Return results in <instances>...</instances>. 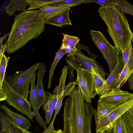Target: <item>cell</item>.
<instances>
[{"instance_id": "36", "label": "cell", "mask_w": 133, "mask_h": 133, "mask_svg": "<svg viewBox=\"0 0 133 133\" xmlns=\"http://www.w3.org/2000/svg\"><path fill=\"white\" fill-rule=\"evenodd\" d=\"M55 109V108H50L45 111V122L48 124L50 121L52 114Z\"/></svg>"}, {"instance_id": "37", "label": "cell", "mask_w": 133, "mask_h": 133, "mask_svg": "<svg viewBox=\"0 0 133 133\" xmlns=\"http://www.w3.org/2000/svg\"><path fill=\"white\" fill-rule=\"evenodd\" d=\"M64 49L66 54L70 53L71 52L74 51L73 49L70 48H67Z\"/></svg>"}, {"instance_id": "25", "label": "cell", "mask_w": 133, "mask_h": 133, "mask_svg": "<svg viewBox=\"0 0 133 133\" xmlns=\"http://www.w3.org/2000/svg\"><path fill=\"white\" fill-rule=\"evenodd\" d=\"M63 37L62 44L60 48H69L75 51L76 48V46L80 40L77 37L72 36L65 34H63Z\"/></svg>"}, {"instance_id": "43", "label": "cell", "mask_w": 133, "mask_h": 133, "mask_svg": "<svg viewBox=\"0 0 133 133\" xmlns=\"http://www.w3.org/2000/svg\"><path fill=\"white\" fill-rule=\"evenodd\" d=\"M131 41L133 43V35H132L131 37Z\"/></svg>"}, {"instance_id": "22", "label": "cell", "mask_w": 133, "mask_h": 133, "mask_svg": "<svg viewBox=\"0 0 133 133\" xmlns=\"http://www.w3.org/2000/svg\"><path fill=\"white\" fill-rule=\"evenodd\" d=\"M10 57H7L2 53L0 54V101H3L4 94L2 90V85L5 77L7 66Z\"/></svg>"}, {"instance_id": "42", "label": "cell", "mask_w": 133, "mask_h": 133, "mask_svg": "<svg viewBox=\"0 0 133 133\" xmlns=\"http://www.w3.org/2000/svg\"><path fill=\"white\" fill-rule=\"evenodd\" d=\"M103 133H112V131H106Z\"/></svg>"}, {"instance_id": "38", "label": "cell", "mask_w": 133, "mask_h": 133, "mask_svg": "<svg viewBox=\"0 0 133 133\" xmlns=\"http://www.w3.org/2000/svg\"><path fill=\"white\" fill-rule=\"evenodd\" d=\"M9 33L6 35L3 36L2 37L0 38V45L3 44L2 43L3 42L4 40L5 39V38L9 35Z\"/></svg>"}, {"instance_id": "14", "label": "cell", "mask_w": 133, "mask_h": 133, "mask_svg": "<svg viewBox=\"0 0 133 133\" xmlns=\"http://www.w3.org/2000/svg\"><path fill=\"white\" fill-rule=\"evenodd\" d=\"M1 108L3 109L5 113L17 125L25 130H28L31 126L29 120L22 115L14 112L5 105H2Z\"/></svg>"}, {"instance_id": "45", "label": "cell", "mask_w": 133, "mask_h": 133, "mask_svg": "<svg viewBox=\"0 0 133 133\" xmlns=\"http://www.w3.org/2000/svg\"><path fill=\"white\" fill-rule=\"evenodd\" d=\"M23 133H25L23 132Z\"/></svg>"}, {"instance_id": "7", "label": "cell", "mask_w": 133, "mask_h": 133, "mask_svg": "<svg viewBox=\"0 0 133 133\" xmlns=\"http://www.w3.org/2000/svg\"><path fill=\"white\" fill-rule=\"evenodd\" d=\"M2 90L4 94L3 101L5 100L9 105L26 116L31 122H34V115L30 102L12 89L7 81L5 76L2 84Z\"/></svg>"}, {"instance_id": "5", "label": "cell", "mask_w": 133, "mask_h": 133, "mask_svg": "<svg viewBox=\"0 0 133 133\" xmlns=\"http://www.w3.org/2000/svg\"><path fill=\"white\" fill-rule=\"evenodd\" d=\"M39 64L40 63L38 62L27 69L17 71L6 78L7 81L12 89L27 99L30 92L29 87L32 76L36 74Z\"/></svg>"}, {"instance_id": "8", "label": "cell", "mask_w": 133, "mask_h": 133, "mask_svg": "<svg viewBox=\"0 0 133 133\" xmlns=\"http://www.w3.org/2000/svg\"><path fill=\"white\" fill-rule=\"evenodd\" d=\"M133 107V98L118 105L114 111L96 123V133L112 131L115 120Z\"/></svg>"}, {"instance_id": "28", "label": "cell", "mask_w": 133, "mask_h": 133, "mask_svg": "<svg viewBox=\"0 0 133 133\" xmlns=\"http://www.w3.org/2000/svg\"><path fill=\"white\" fill-rule=\"evenodd\" d=\"M91 70L92 75L94 90L96 95V90L103 84L106 79L93 66L91 67Z\"/></svg>"}, {"instance_id": "30", "label": "cell", "mask_w": 133, "mask_h": 133, "mask_svg": "<svg viewBox=\"0 0 133 133\" xmlns=\"http://www.w3.org/2000/svg\"><path fill=\"white\" fill-rule=\"evenodd\" d=\"M61 0H26L29 5L28 10L39 8L42 6L59 1Z\"/></svg>"}, {"instance_id": "24", "label": "cell", "mask_w": 133, "mask_h": 133, "mask_svg": "<svg viewBox=\"0 0 133 133\" xmlns=\"http://www.w3.org/2000/svg\"><path fill=\"white\" fill-rule=\"evenodd\" d=\"M70 108V99L68 96L65 101L64 107L63 133H71L69 121Z\"/></svg>"}, {"instance_id": "21", "label": "cell", "mask_w": 133, "mask_h": 133, "mask_svg": "<svg viewBox=\"0 0 133 133\" xmlns=\"http://www.w3.org/2000/svg\"><path fill=\"white\" fill-rule=\"evenodd\" d=\"M118 106L98 102L97 109L95 110L97 119L96 123L114 111Z\"/></svg>"}, {"instance_id": "35", "label": "cell", "mask_w": 133, "mask_h": 133, "mask_svg": "<svg viewBox=\"0 0 133 133\" xmlns=\"http://www.w3.org/2000/svg\"><path fill=\"white\" fill-rule=\"evenodd\" d=\"M75 82H70L65 86V89L62 92V95L64 97L66 96H70L75 88Z\"/></svg>"}, {"instance_id": "41", "label": "cell", "mask_w": 133, "mask_h": 133, "mask_svg": "<svg viewBox=\"0 0 133 133\" xmlns=\"http://www.w3.org/2000/svg\"><path fill=\"white\" fill-rule=\"evenodd\" d=\"M133 115V107L128 110Z\"/></svg>"}, {"instance_id": "31", "label": "cell", "mask_w": 133, "mask_h": 133, "mask_svg": "<svg viewBox=\"0 0 133 133\" xmlns=\"http://www.w3.org/2000/svg\"><path fill=\"white\" fill-rule=\"evenodd\" d=\"M112 133H128L125 123L122 115L115 121Z\"/></svg>"}, {"instance_id": "16", "label": "cell", "mask_w": 133, "mask_h": 133, "mask_svg": "<svg viewBox=\"0 0 133 133\" xmlns=\"http://www.w3.org/2000/svg\"><path fill=\"white\" fill-rule=\"evenodd\" d=\"M0 121L2 129L5 133H23V131L7 115L0 113Z\"/></svg>"}, {"instance_id": "2", "label": "cell", "mask_w": 133, "mask_h": 133, "mask_svg": "<svg viewBox=\"0 0 133 133\" xmlns=\"http://www.w3.org/2000/svg\"><path fill=\"white\" fill-rule=\"evenodd\" d=\"M98 12L107 26L108 32L115 47L121 52L131 42L133 35L124 14L113 5L100 7Z\"/></svg>"}, {"instance_id": "33", "label": "cell", "mask_w": 133, "mask_h": 133, "mask_svg": "<svg viewBox=\"0 0 133 133\" xmlns=\"http://www.w3.org/2000/svg\"><path fill=\"white\" fill-rule=\"evenodd\" d=\"M128 133H133V115L128 110L122 115Z\"/></svg>"}, {"instance_id": "6", "label": "cell", "mask_w": 133, "mask_h": 133, "mask_svg": "<svg viewBox=\"0 0 133 133\" xmlns=\"http://www.w3.org/2000/svg\"><path fill=\"white\" fill-rule=\"evenodd\" d=\"M90 34L93 42L106 61L111 73L118 64L119 51L110 43L100 31L91 30Z\"/></svg>"}, {"instance_id": "18", "label": "cell", "mask_w": 133, "mask_h": 133, "mask_svg": "<svg viewBox=\"0 0 133 133\" xmlns=\"http://www.w3.org/2000/svg\"><path fill=\"white\" fill-rule=\"evenodd\" d=\"M28 4L26 0H11L8 5L5 8V11L11 16L15 14L18 10L22 12L27 11L26 8Z\"/></svg>"}, {"instance_id": "39", "label": "cell", "mask_w": 133, "mask_h": 133, "mask_svg": "<svg viewBox=\"0 0 133 133\" xmlns=\"http://www.w3.org/2000/svg\"><path fill=\"white\" fill-rule=\"evenodd\" d=\"M18 127L23 132L25 133H35L31 132L29 131H28V130H26L18 126Z\"/></svg>"}, {"instance_id": "4", "label": "cell", "mask_w": 133, "mask_h": 133, "mask_svg": "<svg viewBox=\"0 0 133 133\" xmlns=\"http://www.w3.org/2000/svg\"><path fill=\"white\" fill-rule=\"evenodd\" d=\"M65 60L67 63L68 71L70 82L72 81L75 77L73 73L74 70L79 69L91 70L93 66L99 74L105 78L108 75L102 66L95 60L86 56L76 48L74 51L67 55Z\"/></svg>"}, {"instance_id": "40", "label": "cell", "mask_w": 133, "mask_h": 133, "mask_svg": "<svg viewBox=\"0 0 133 133\" xmlns=\"http://www.w3.org/2000/svg\"><path fill=\"white\" fill-rule=\"evenodd\" d=\"M55 133H63V131L61 129H59Z\"/></svg>"}, {"instance_id": "11", "label": "cell", "mask_w": 133, "mask_h": 133, "mask_svg": "<svg viewBox=\"0 0 133 133\" xmlns=\"http://www.w3.org/2000/svg\"><path fill=\"white\" fill-rule=\"evenodd\" d=\"M124 65V63L122 56L119 54L118 64L112 72L110 73V75L103 84L96 90V95H98L101 96L115 87L116 82L122 71Z\"/></svg>"}, {"instance_id": "3", "label": "cell", "mask_w": 133, "mask_h": 133, "mask_svg": "<svg viewBox=\"0 0 133 133\" xmlns=\"http://www.w3.org/2000/svg\"><path fill=\"white\" fill-rule=\"evenodd\" d=\"M69 96L70 102L69 121L71 133H83L85 120L84 100L78 86Z\"/></svg>"}, {"instance_id": "19", "label": "cell", "mask_w": 133, "mask_h": 133, "mask_svg": "<svg viewBox=\"0 0 133 133\" xmlns=\"http://www.w3.org/2000/svg\"><path fill=\"white\" fill-rule=\"evenodd\" d=\"M85 120L83 133H91L92 118L94 114V108L91 103L84 100Z\"/></svg>"}, {"instance_id": "15", "label": "cell", "mask_w": 133, "mask_h": 133, "mask_svg": "<svg viewBox=\"0 0 133 133\" xmlns=\"http://www.w3.org/2000/svg\"><path fill=\"white\" fill-rule=\"evenodd\" d=\"M70 9L66 10L45 20V24H51L60 27L66 25H72L69 18Z\"/></svg>"}, {"instance_id": "12", "label": "cell", "mask_w": 133, "mask_h": 133, "mask_svg": "<svg viewBox=\"0 0 133 133\" xmlns=\"http://www.w3.org/2000/svg\"><path fill=\"white\" fill-rule=\"evenodd\" d=\"M46 71V67L44 62L40 63L37 73V81L36 86L37 105L39 110L44 105L45 99V92L43 84V79Z\"/></svg>"}, {"instance_id": "26", "label": "cell", "mask_w": 133, "mask_h": 133, "mask_svg": "<svg viewBox=\"0 0 133 133\" xmlns=\"http://www.w3.org/2000/svg\"><path fill=\"white\" fill-rule=\"evenodd\" d=\"M62 93L57 96L56 93L51 94L49 92H45V99L43 109L45 111L50 108H55L59 98L62 95Z\"/></svg>"}, {"instance_id": "32", "label": "cell", "mask_w": 133, "mask_h": 133, "mask_svg": "<svg viewBox=\"0 0 133 133\" xmlns=\"http://www.w3.org/2000/svg\"><path fill=\"white\" fill-rule=\"evenodd\" d=\"M85 0H61L60 1L49 5H50L59 7L71 8L84 3Z\"/></svg>"}, {"instance_id": "13", "label": "cell", "mask_w": 133, "mask_h": 133, "mask_svg": "<svg viewBox=\"0 0 133 133\" xmlns=\"http://www.w3.org/2000/svg\"><path fill=\"white\" fill-rule=\"evenodd\" d=\"M35 79L36 74L32 76L31 80L30 92V102L32 108V112L34 116H35L36 120L37 121L40 125L44 128V130H45L47 128L46 123L43 120L40 115L37 105Z\"/></svg>"}, {"instance_id": "29", "label": "cell", "mask_w": 133, "mask_h": 133, "mask_svg": "<svg viewBox=\"0 0 133 133\" xmlns=\"http://www.w3.org/2000/svg\"><path fill=\"white\" fill-rule=\"evenodd\" d=\"M115 5L123 13L129 14L133 16V5L125 0H113Z\"/></svg>"}, {"instance_id": "44", "label": "cell", "mask_w": 133, "mask_h": 133, "mask_svg": "<svg viewBox=\"0 0 133 133\" xmlns=\"http://www.w3.org/2000/svg\"><path fill=\"white\" fill-rule=\"evenodd\" d=\"M0 133H4V132H3L1 131Z\"/></svg>"}, {"instance_id": "10", "label": "cell", "mask_w": 133, "mask_h": 133, "mask_svg": "<svg viewBox=\"0 0 133 133\" xmlns=\"http://www.w3.org/2000/svg\"><path fill=\"white\" fill-rule=\"evenodd\" d=\"M133 98V93L115 87L100 96L98 102L118 106Z\"/></svg>"}, {"instance_id": "23", "label": "cell", "mask_w": 133, "mask_h": 133, "mask_svg": "<svg viewBox=\"0 0 133 133\" xmlns=\"http://www.w3.org/2000/svg\"><path fill=\"white\" fill-rule=\"evenodd\" d=\"M66 54L64 49L60 48L56 54L55 57L51 64L49 71L48 85V88L49 89H50L51 88L53 74L56 66L61 58Z\"/></svg>"}, {"instance_id": "17", "label": "cell", "mask_w": 133, "mask_h": 133, "mask_svg": "<svg viewBox=\"0 0 133 133\" xmlns=\"http://www.w3.org/2000/svg\"><path fill=\"white\" fill-rule=\"evenodd\" d=\"M133 72V51L129 60L124 65L122 71L116 82L115 87L121 88L126 82L128 78Z\"/></svg>"}, {"instance_id": "1", "label": "cell", "mask_w": 133, "mask_h": 133, "mask_svg": "<svg viewBox=\"0 0 133 133\" xmlns=\"http://www.w3.org/2000/svg\"><path fill=\"white\" fill-rule=\"evenodd\" d=\"M45 20L41 11H26L15 15L8 38L5 43L8 54L14 53L45 30Z\"/></svg>"}, {"instance_id": "9", "label": "cell", "mask_w": 133, "mask_h": 133, "mask_svg": "<svg viewBox=\"0 0 133 133\" xmlns=\"http://www.w3.org/2000/svg\"><path fill=\"white\" fill-rule=\"evenodd\" d=\"M76 71V84L80 89L84 100L91 103V99L94 98L96 95L94 90L91 70L79 69Z\"/></svg>"}, {"instance_id": "27", "label": "cell", "mask_w": 133, "mask_h": 133, "mask_svg": "<svg viewBox=\"0 0 133 133\" xmlns=\"http://www.w3.org/2000/svg\"><path fill=\"white\" fill-rule=\"evenodd\" d=\"M68 71V66L64 65L62 70L61 74L59 79V84L55 88L52 94H55L56 93L57 96L63 92L65 88V83Z\"/></svg>"}, {"instance_id": "20", "label": "cell", "mask_w": 133, "mask_h": 133, "mask_svg": "<svg viewBox=\"0 0 133 133\" xmlns=\"http://www.w3.org/2000/svg\"><path fill=\"white\" fill-rule=\"evenodd\" d=\"M45 20L70 8L51 6L49 5H43L39 8Z\"/></svg>"}, {"instance_id": "34", "label": "cell", "mask_w": 133, "mask_h": 133, "mask_svg": "<svg viewBox=\"0 0 133 133\" xmlns=\"http://www.w3.org/2000/svg\"><path fill=\"white\" fill-rule=\"evenodd\" d=\"M93 2L97 3L101 5V7H104L109 5H115L113 0H85L84 3Z\"/></svg>"}]
</instances>
